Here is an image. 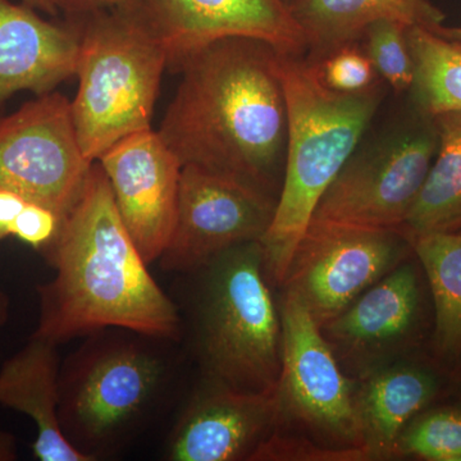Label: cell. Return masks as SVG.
I'll return each mask as SVG.
<instances>
[{
	"instance_id": "1",
	"label": "cell",
	"mask_w": 461,
	"mask_h": 461,
	"mask_svg": "<svg viewBox=\"0 0 461 461\" xmlns=\"http://www.w3.org/2000/svg\"><path fill=\"white\" fill-rule=\"evenodd\" d=\"M182 72L160 138L182 166L202 167L277 199L286 163L287 109L277 50L247 38L215 41Z\"/></svg>"
},
{
	"instance_id": "2",
	"label": "cell",
	"mask_w": 461,
	"mask_h": 461,
	"mask_svg": "<svg viewBox=\"0 0 461 461\" xmlns=\"http://www.w3.org/2000/svg\"><path fill=\"white\" fill-rule=\"evenodd\" d=\"M41 251L56 275L38 287L41 313L33 335L57 345L107 329L180 338V312L149 273L98 162Z\"/></svg>"
},
{
	"instance_id": "3",
	"label": "cell",
	"mask_w": 461,
	"mask_h": 461,
	"mask_svg": "<svg viewBox=\"0 0 461 461\" xmlns=\"http://www.w3.org/2000/svg\"><path fill=\"white\" fill-rule=\"evenodd\" d=\"M287 109L286 163L275 215L260 239L268 280L284 284L315 208L355 153L378 105L372 89H330L313 60L277 51Z\"/></svg>"
},
{
	"instance_id": "4",
	"label": "cell",
	"mask_w": 461,
	"mask_h": 461,
	"mask_svg": "<svg viewBox=\"0 0 461 461\" xmlns=\"http://www.w3.org/2000/svg\"><path fill=\"white\" fill-rule=\"evenodd\" d=\"M167 339L102 330L60 366V427L91 461L121 450L163 402L173 378Z\"/></svg>"
},
{
	"instance_id": "5",
	"label": "cell",
	"mask_w": 461,
	"mask_h": 461,
	"mask_svg": "<svg viewBox=\"0 0 461 461\" xmlns=\"http://www.w3.org/2000/svg\"><path fill=\"white\" fill-rule=\"evenodd\" d=\"M199 275L194 330L204 379L240 393L277 388L282 327L259 241L239 245Z\"/></svg>"
},
{
	"instance_id": "6",
	"label": "cell",
	"mask_w": 461,
	"mask_h": 461,
	"mask_svg": "<svg viewBox=\"0 0 461 461\" xmlns=\"http://www.w3.org/2000/svg\"><path fill=\"white\" fill-rule=\"evenodd\" d=\"M75 21L81 35L71 112L84 156L94 163L121 139L151 129L169 59L140 9Z\"/></svg>"
},
{
	"instance_id": "7",
	"label": "cell",
	"mask_w": 461,
	"mask_h": 461,
	"mask_svg": "<svg viewBox=\"0 0 461 461\" xmlns=\"http://www.w3.org/2000/svg\"><path fill=\"white\" fill-rule=\"evenodd\" d=\"M280 315L281 375L276 390V429L293 424L305 433V439L313 436L314 444L321 442L327 448H366L353 384L320 324L299 300L286 293Z\"/></svg>"
},
{
	"instance_id": "8",
	"label": "cell",
	"mask_w": 461,
	"mask_h": 461,
	"mask_svg": "<svg viewBox=\"0 0 461 461\" xmlns=\"http://www.w3.org/2000/svg\"><path fill=\"white\" fill-rule=\"evenodd\" d=\"M411 256V242L400 230L313 218L282 286L323 326Z\"/></svg>"
},
{
	"instance_id": "9",
	"label": "cell",
	"mask_w": 461,
	"mask_h": 461,
	"mask_svg": "<svg viewBox=\"0 0 461 461\" xmlns=\"http://www.w3.org/2000/svg\"><path fill=\"white\" fill-rule=\"evenodd\" d=\"M91 166L78 141L71 100L62 94L36 96L0 117V189L63 221L80 198Z\"/></svg>"
},
{
	"instance_id": "10",
	"label": "cell",
	"mask_w": 461,
	"mask_h": 461,
	"mask_svg": "<svg viewBox=\"0 0 461 461\" xmlns=\"http://www.w3.org/2000/svg\"><path fill=\"white\" fill-rule=\"evenodd\" d=\"M437 145L433 126L432 131L399 133L354 153L321 196L314 220L399 230L423 187Z\"/></svg>"
},
{
	"instance_id": "11",
	"label": "cell",
	"mask_w": 461,
	"mask_h": 461,
	"mask_svg": "<svg viewBox=\"0 0 461 461\" xmlns=\"http://www.w3.org/2000/svg\"><path fill=\"white\" fill-rule=\"evenodd\" d=\"M429 327L432 297L412 253L321 330L342 369L362 378L417 348Z\"/></svg>"
},
{
	"instance_id": "12",
	"label": "cell",
	"mask_w": 461,
	"mask_h": 461,
	"mask_svg": "<svg viewBox=\"0 0 461 461\" xmlns=\"http://www.w3.org/2000/svg\"><path fill=\"white\" fill-rule=\"evenodd\" d=\"M276 205L277 199L242 182L182 166L175 230L158 262L165 271L193 273L229 249L260 241Z\"/></svg>"
},
{
	"instance_id": "13",
	"label": "cell",
	"mask_w": 461,
	"mask_h": 461,
	"mask_svg": "<svg viewBox=\"0 0 461 461\" xmlns=\"http://www.w3.org/2000/svg\"><path fill=\"white\" fill-rule=\"evenodd\" d=\"M96 162L145 262H158L171 241L177 218L180 159L159 132L147 129L121 139Z\"/></svg>"
},
{
	"instance_id": "14",
	"label": "cell",
	"mask_w": 461,
	"mask_h": 461,
	"mask_svg": "<svg viewBox=\"0 0 461 461\" xmlns=\"http://www.w3.org/2000/svg\"><path fill=\"white\" fill-rule=\"evenodd\" d=\"M141 14L159 36L168 67L215 41L247 38L280 53L303 56L305 33L286 0H144Z\"/></svg>"
},
{
	"instance_id": "15",
	"label": "cell",
	"mask_w": 461,
	"mask_h": 461,
	"mask_svg": "<svg viewBox=\"0 0 461 461\" xmlns=\"http://www.w3.org/2000/svg\"><path fill=\"white\" fill-rule=\"evenodd\" d=\"M276 390L240 393L204 379L169 433L166 459L253 460L277 427Z\"/></svg>"
},
{
	"instance_id": "16",
	"label": "cell",
	"mask_w": 461,
	"mask_h": 461,
	"mask_svg": "<svg viewBox=\"0 0 461 461\" xmlns=\"http://www.w3.org/2000/svg\"><path fill=\"white\" fill-rule=\"evenodd\" d=\"M38 12L0 0V108L18 91L44 95L76 74L77 21L51 23Z\"/></svg>"
},
{
	"instance_id": "17",
	"label": "cell",
	"mask_w": 461,
	"mask_h": 461,
	"mask_svg": "<svg viewBox=\"0 0 461 461\" xmlns=\"http://www.w3.org/2000/svg\"><path fill=\"white\" fill-rule=\"evenodd\" d=\"M442 369L429 360H395L360 378L355 402L372 459L395 456L403 429L441 395Z\"/></svg>"
},
{
	"instance_id": "18",
	"label": "cell",
	"mask_w": 461,
	"mask_h": 461,
	"mask_svg": "<svg viewBox=\"0 0 461 461\" xmlns=\"http://www.w3.org/2000/svg\"><path fill=\"white\" fill-rule=\"evenodd\" d=\"M58 345L32 335L0 368V403L29 415L38 435L33 455L41 461H91L63 435L58 417L60 363Z\"/></svg>"
},
{
	"instance_id": "19",
	"label": "cell",
	"mask_w": 461,
	"mask_h": 461,
	"mask_svg": "<svg viewBox=\"0 0 461 461\" xmlns=\"http://www.w3.org/2000/svg\"><path fill=\"white\" fill-rule=\"evenodd\" d=\"M288 7L305 33L308 50L313 51L312 60L359 41L377 21L435 32L445 21L444 12L429 0H291Z\"/></svg>"
},
{
	"instance_id": "20",
	"label": "cell",
	"mask_w": 461,
	"mask_h": 461,
	"mask_svg": "<svg viewBox=\"0 0 461 461\" xmlns=\"http://www.w3.org/2000/svg\"><path fill=\"white\" fill-rule=\"evenodd\" d=\"M420 263L433 305V357L453 368L461 357V232L403 235Z\"/></svg>"
},
{
	"instance_id": "21",
	"label": "cell",
	"mask_w": 461,
	"mask_h": 461,
	"mask_svg": "<svg viewBox=\"0 0 461 461\" xmlns=\"http://www.w3.org/2000/svg\"><path fill=\"white\" fill-rule=\"evenodd\" d=\"M438 145L429 175L402 224V235L461 230V112L430 120Z\"/></svg>"
},
{
	"instance_id": "22",
	"label": "cell",
	"mask_w": 461,
	"mask_h": 461,
	"mask_svg": "<svg viewBox=\"0 0 461 461\" xmlns=\"http://www.w3.org/2000/svg\"><path fill=\"white\" fill-rule=\"evenodd\" d=\"M408 42L414 62L411 90L421 115L433 120L448 112H461V41L411 27Z\"/></svg>"
},
{
	"instance_id": "23",
	"label": "cell",
	"mask_w": 461,
	"mask_h": 461,
	"mask_svg": "<svg viewBox=\"0 0 461 461\" xmlns=\"http://www.w3.org/2000/svg\"><path fill=\"white\" fill-rule=\"evenodd\" d=\"M395 456L461 461V402L420 412L399 436Z\"/></svg>"
},
{
	"instance_id": "24",
	"label": "cell",
	"mask_w": 461,
	"mask_h": 461,
	"mask_svg": "<svg viewBox=\"0 0 461 461\" xmlns=\"http://www.w3.org/2000/svg\"><path fill=\"white\" fill-rule=\"evenodd\" d=\"M366 53L375 72L397 93L411 90L414 62L409 48L408 27L395 21L381 20L364 32Z\"/></svg>"
},
{
	"instance_id": "25",
	"label": "cell",
	"mask_w": 461,
	"mask_h": 461,
	"mask_svg": "<svg viewBox=\"0 0 461 461\" xmlns=\"http://www.w3.org/2000/svg\"><path fill=\"white\" fill-rule=\"evenodd\" d=\"M348 44L330 51L320 60H313L321 80L339 93L357 94L371 89L375 72L366 51Z\"/></svg>"
},
{
	"instance_id": "26",
	"label": "cell",
	"mask_w": 461,
	"mask_h": 461,
	"mask_svg": "<svg viewBox=\"0 0 461 461\" xmlns=\"http://www.w3.org/2000/svg\"><path fill=\"white\" fill-rule=\"evenodd\" d=\"M60 223V218L50 209L35 203H27L18 215L12 236H16L35 250L41 251L56 238Z\"/></svg>"
},
{
	"instance_id": "27",
	"label": "cell",
	"mask_w": 461,
	"mask_h": 461,
	"mask_svg": "<svg viewBox=\"0 0 461 461\" xmlns=\"http://www.w3.org/2000/svg\"><path fill=\"white\" fill-rule=\"evenodd\" d=\"M50 3L67 20H80L100 12L138 11L144 0H50Z\"/></svg>"
},
{
	"instance_id": "28",
	"label": "cell",
	"mask_w": 461,
	"mask_h": 461,
	"mask_svg": "<svg viewBox=\"0 0 461 461\" xmlns=\"http://www.w3.org/2000/svg\"><path fill=\"white\" fill-rule=\"evenodd\" d=\"M27 203L14 191L0 189V242L14 235V223Z\"/></svg>"
},
{
	"instance_id": "29",
	"label": "cell",
	"mask_w": 461,
	"mask_h": 461,
	"mask_svg": "<svg viewBox=\"0 0 461 461\" xmlns=\"http://www.w3.org/2000/svg\"><path fill=\"white\" fill-rule=\"evenodd\" d=\"M16 459V439L11 433L0 429V461H14Z\"/></svg>"
},
{
	"instance_id": "30",
	"label": "cell",
	"mask_w": 461,
	"mask_h": 461,
	"mask_svg": "<svg viewBox=\"0 0 461 461\" xmlns=\"http://www.w3.org/2000/svg\"><path fill=\"white\" fill-rule=\"evenodd\" d=\"M23 3L30 5L36 11L42 12V14H50V16H57V9L51 5L50 0H23Z\"/></svg>"
},
{
	"instance_id": "31",
	"label": "cell",
	"mask_w": 461,
	"mask_h": 461,
	"mask_svg": "<svg viewBox=\"0 0 461 461\" xmlns=\"http://www.w3.org/2000/svg\"><path fill=\"white\" fill-rule=\"evenodd\" d=\"M9 309H11V303L9 297L5 291L0 288V326H5L8 321Z\"/></svg>"
},
{
	"instance_id": "32",
	"label": "cell",
	"mask_w": 461,
	"mask_h": 461,
	"mask_svg": "<svg viewBox=\"0 0 461 461\" xmlns=\"http://www.w3.org/2000/svg\"><path fill=\"white\" fill-rule=\"evenodd\" d=\"M436 32L445 38L451 39V41H461V26L459 27H439Z\"/></svg>"
},
{
	"instance_id": "33",
	"label": "cell",
	"mask_w": 461,
	"mask_h": 461,
	"mask_svg": "<svg viewBox=\"0 0 461 461\" xmlns=\"http://www.w3.org/2000/svg\"><path fill=\"white\" fill-rule=\"evenodd\" d=\"M451 369H453V373H455L454 384L455 388H456V395L459 397L461 402V357Z\"/></svg>"
},
{
	"instance_id": "34",
	"label": "cell",
	"mask_w": 461,
	"mask_h": 461,
	"mask_svg": "<svg viewBox=\"0 0 461 461\" xmlns=\"http://www.w3.org/2000/svg\"><path fill=\"white\" fill-rule=\"evenodd\" d=\"M286 2H287V3H290V2H291V0H286Z\"/></svg>"
},
{
	"instance_id": "35",
	"label": "cell",
	"mask_w": 461,
	"mask_h": 461,
	"mask_svg": "<svg viewBox=\"0 0 461 461\" xmlns=\"http://www.w3.org/2000/svg\"><path fill=\"white\" fill-rule=\"evenodd\" d=\"M459 232H461V230H459Z\"/></svg>"
}]
</instances>
